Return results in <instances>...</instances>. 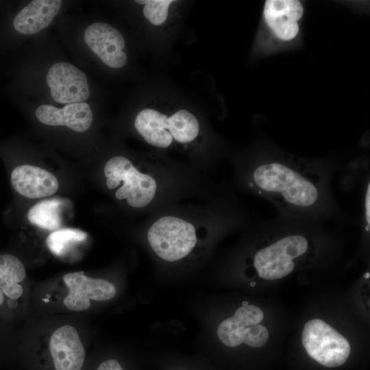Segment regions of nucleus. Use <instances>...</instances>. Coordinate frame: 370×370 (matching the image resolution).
<instances>
[{"mask_svg": "<svg viewBox=\"0 0 370 370\" xmlns=\"http://www.w3.org/2000/svg\"><path fill=\"white\" fill-rule=\"evenodd\" d=\"M336 162L282 151L263 152L248 167L247 187L271 203L278 215L323 223L348 220L332 190Z\"/></svg>", "mask_w": 370, "mask_h": 370, "instance_id": "nucleus-1", "label": "nucleus"}, {"mask_svg": "<svg viewBox=\"0 0 370 370\" xmlns=\"http://www.w3.org/2000/svg\"><path fill=\"white\" fill-rule=\"evenodd\" d=\"M260 230L266 244L256 250L253 265L259 277L278 280L291 273L297 260L313 247L319 223L278 215L262 221Z\"/></svg>", "mask_w": 370, "mask_h": 370, "instance_id": "nucleus-2", "label": "nucleus"}, {"mask_svg": "<svg viewBox=\"0 0 370 370\" xmlns=\"http://www.w3.org/2000/svg\"><path fill=\"white\" fill-rule=\"evenodd\" d=\"M134 127L147 143L161 148L170 146L173 138L181 143H189L199 132L197 119L184 109L170 116L154 109H143L137 114Z\"/></svg>", "mask_w": 370, "mask_h": 370, "instance_id": "nucleus-3", "label": "nucleus"}, {"mask_svg": "<svg viewBox=\"0 0 370 370\" xmlns=\"http://www.w3.org/2000/svg\"><path fill=\"white\" fill-rule=\"evenodd\" d=\"M103 172L109 189H114L123 182L115 193L117 199H125L134 208L145 207L153 200L157 190L156 180L151 175L140 172L127 158H111L106 163Z\"/></svg>", "mask_w": 370, "mask_h": 370, "instance_id": "nucleus-4", "label": "nucleus"}, {"mask_svg": "<svg viewBox=\"0 0 370 370\" xmlns=\"http://www.w3.org/2000/svg\"><path fill=\"white\" fill-rule=\"evenodd\" d=\"M147 239L154 252L162 259L169 262L186 256L197 243L193 225L172 216L158 219L149 228Z\"/></svg>", "mask_w": 370, "mask_h": 370, "instance_id": "nucleus-5", "label": "nucleus"}, {"mask_svg": "<svg viewBox=\"0 0 370 370\" xmlns=\"http://www.w3.org/2000/svg\"><path fill=\"white\" fill-rule=\"evenodd\" d=\"M301 342L307 354L327 367L343 365L351 352L348 341L325 321L318 319L310 320L305 324Z\"/></svg>", "mask_w": 370, "mask_h": 370, "instance_id": "nucleus-6", "label": "nucleus"}, {"mask_svg": "<svg viewBox=\"0 0 370 370\" xmlns=\"http://www.w3.org/2000/svg\"><path fill=\"white\" fill-rule=\"evenodd\" d=\"M264 318L262 310L254 305L242 306L234 315L223 321L217 328L220 341L234 347L245 343L252 347H260L269 339L267 329L259 324Z\"/></svg>", "mask_w": 370, "mask_h": 370, "instance_id": "nucleus-7", "label": "nucleus"}, {"mask_svg": "<svg viewBox=\"0 0 370 370\" xmlns=\"http://www.w3.org/2000/svg\"><path fill=\"white\" fill-rule=\"evenodd\" d=\"M46 79L52 98L60 103H81L90 96L86 74L70 63L52 65Z\"/></svg>", "mask_w": 370, "mask_h": 370, "instance_id": "nucleus-8", "label": "nucleus"}, {"mask_svg": "<svg viewBox=\"0 0 370 370\" xmlns=\"http://www.w3.org/2000/svg\"><path fill=\"white\" fill-rule=\"evenodd\" d=\"M63 281L69 293L64 299V306L73 311H82L90 306V300L106 301L113 298L116 293L111 282L86 276L83 271L66 273Z\"/></svg>", "mask_w": 370, "mask_h": 370, "instance_id": "nucleus-9", "label": "nucleus"}, {"mask_svg": "<svg viewBox=\"0 0 370 370\" xmlns=\"http://www.w3.org/2000/svg\"><path fill=\"white\" fill-rule=\"evenodd\" d=\"M84 38L91 51L107 66L119 69L125 64V39L115 27L106 23H92L86 28Z\"/></svg>", "mask_w": 370, "mask_h": 370, "instance_id": "nucleus-10", "label": "nucleus"}, {"mask_svg": "<svg viewBox=\"0 0 370 370\" xmlns=\"http://www.w3.org/2000/svg\"><path fill=\"white\" fill-rule=\"evenodd\" d=\"M56 370H81L85 350L77 330L69 325L58 328L49 342Z\"/></svg>", "mask_w": 370, "mask_h": 370, "instance_id": "nucleus-11", "label": "nucleus"}, {"mask_svg": "<svg viewBox=\"0 0 370 370\" xmlns=\"http://www.w3.org/2000/svg\"><path fill=\"white\" fill-rule=\"evenodd\" d=\"M303 12V6L297 0H267L264 7L266 23L278 38L284 41L297 35L298 21Z\"/></svg>", "mask_w": 370, "mask_h": 370, "instance_id": "nucleus-12", "label": "nucleus"}, {"mask_svg": "<svg viewBox=\"0 0 370 370\" xmlns=\"http://www.w3.org/2000/svg\"><path fill=\"white\" fill-rule=\"evenodd\" d=\"M11 184L21 195L30 199L48 197L56 193L58 179L48 171L33 165L16 167L11 173Z\"/></svg>", "mask_w": 370, "mask_h": 370, "instance_id": "nucleus-13", "label": "nucleus"}, {"mask_svg": "<svg viewBox=\"0 0 370 370\" xmlns=\"http://www.w3.org/2000/svg\"><path fill=\"white\" fill-rule=\"evenodd\" d=\"M36 116L45 125L66 126L77 132L88 130L92 122V110L86 102L69 103L62 108L42 105L36 109Z\"/></svg>", "mask_w": 370, "mask_h": 370, "instance_id": "nucleus-14", "label": "nucleus"}, {"mask_svg": "<svg viewBox=\"0 0 370 370\" xmlns=\"http://www.w3.org/2000/svg\"><path fill=\"white\" fill-rule=\"evenodd\" d=\"M60 0H34L24 7L14 17L13 26L18 32L30 35L47 27L59 12Z\"/></svg>", "mask_w": 370, "mask_h": 370, "instance_id": "nucleus-15", "label": "nucleus"}, {"mask_svg": "<svg viewBox=\"0 0 370 370\" xmlns=\"http://www.w3.org/2000/svg\"><path fill=\"white\" fill-rule=\"evenodd\" d=\"M25 275V267L18 258L8 254H0V306L5 297L10 301L21 297L23 288L20 283Z\"/></svg>", "mask_w": 370, "mask_h": 370, "instance_id": "nucleus-16", "label": "nucleus"}, {"mask_svg": "<svg viewBox=\"0 0 370 370\" xmlns=\"http://www.w3.org/2000/svg\"><path fill=\"white\" fill-rule=\"evenodd\" d=\"M63 200L59 198L45 199L32 206L28 213L29 222L48 230H57L62 223Z\"/></svg>", "mask_w": 370, "mask_h": 370, "instance_id": "nucleus-17", "label": "nucleus"}, {"mask_svg": "<svg viewBox=\"0 0 370 370\" xmlns=\"http://www.w3.org/2000/svg\"><path fill=\"white\" fill-rule=\"evenodd\" d=\"M87 234L77 229L64 228L55 230L48 235L47 246L52 254L63 256L75 243L85 241Z\"/></svg>", "mask_w": 370, "mask_h": 370, "instance_id": "nucleus-18", "label": "nucleus"}, {"mask_svg": "<svg viewBox=\"0 0 370 370\" xmlns=\"http://www.w3.org/2000/svg\"><path fill=\"white\" fill-rule=\"evenodd\" d=\"M136 3L144 4V16L153 25H160L167 19L169 6L173 0H140Z\"/></svg>", "mask_w": 370, "mask_h": 370, "instance_id": "nucleus-19", "label": "nucleus"}, {"mask_svg": "<svg viewBox=\"0 0 370 370\" xmlns=\"http://www.w3.org/2000/svg\"><path fill=\"white\" fill-rule=\"evenodd\" d=\"M97 370H123V369L118 361L110 359L101 363Z\"/></svg>", "mask_w": 370, "mask_h": 370, "instance_id": "nucleus-20", "label": "nucleus"}, {"mask_svg": "<svg viewBox=\"0 0 370 370\" xmlns=\"http://www.w3.org/2000/svg\"><path fill=\"white\" fill-rule=\"evenodd\" d=\"M363 277H364L365 279H369V277H370L369 273V272L365 273L364 274Z\"/></svg>", "mask_w": 370, "mask_h": 370, "instance_id": "nucleus-21", "label": "nucleus"}, {"mask_svg": "<svg viewBox=\"0 0 370 370\" xmlns=\"http://www.w3.org/2000/svg\"><path fill=\"white\" fill-rule=\"evenodd\" d=\"M248 303L247 301L243 302V306H247Z\"/></svg>", "mask_w": 370, "mask_h": 370, "instance_id": "nucleus-22", "label": "nucleus"}, {"mask_svg": "<svg viewBox=\"0 0 370 370\" xmlns=\"http://www.w3.org/2000/svg\"><path fill=\"white\" fill-rule=\"evenodd\" d=\"M255 284H256V282H251V286H254Z\"/></svg>", "mask_w": 370, "mask_h": 370, "instance_id": "nucleus-23", "label": "nucleus"}]
</instances>
